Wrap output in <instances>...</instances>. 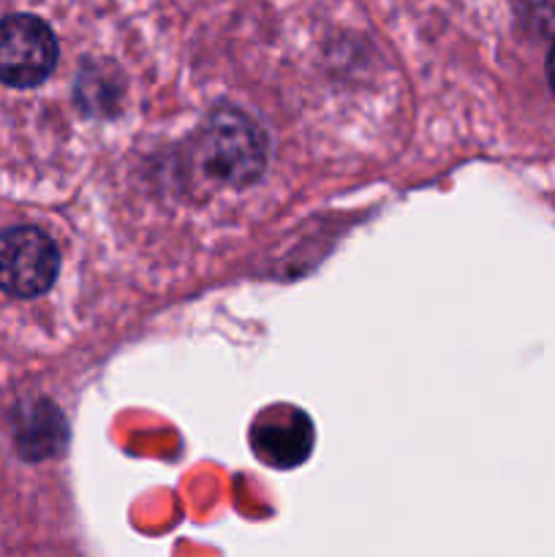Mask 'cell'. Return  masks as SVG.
Returning <instances> with one entry per match:
<instances>
[{"mask_svg": "<svg viewBox=\"0 0 555 557\" xmlns=\"http://www.w3.org/2000/svg\"><path fill=\"white\" fill-rule=\"evenodd\" d=\"M547 76H550V85H553V92H555V44H553V52H550V60H547Z\"/></svg>", "mask_w": 555, "mask_h": 557, "instance_id": "8992f818", "label": "cell"}, {"mask_svg": "<svg viewBox=\"0 0 555 557\" xmlns=\"http://www.w3.org/2000/svg\"><path fill=\"white\" fill-rule=\"evenodd\" d=\"M60 270L58 245L33 226L0 234V288L11 297H38Z\"/></svg>", "mask_w": 555, "mask_h": 557, "instance_id": "7a4b0ae2", "label": "cell"}, {"mask_svg": "<svg viewBox=\"0 0 555 557\" xmlns=\"http://www.w3.org/2000/svg\"><path fill=\"white\" fill-rule=\"evenodd\" d=\"M58 63V38L52 27L33 14L0 20V82L9 87H36Z\"/></svg>", "mask_w": 555, "mask_h": 557, "instance_id": "6da1fadb", "label": "cell"}, {"mask_svg": "<svg viewBox=\"0 0 555 557\" xmlns=\"http://www.w3.org/2000/svg\"><path fill=\"white\" fill-rule=\"evenodd\" d=\"M63 438V419L52 406H36L25 413L16 441L25 457H49Z\"/></svg>", "mask_w": 555, "mask_h": 557, "instance_id": "5b68a950", "label": "cell"}, {"mask_svg": "<svg viewBox=\"0 0 555 557\" xmlns=\"http://www.w3.org/2000/svg\"><path fill=\"white\" fill-rule=\"evenodd\" d=\"M207 163L226 183H248L261 172L264 145L243 114L221 112L207 131Z\"/></svg>", "mask_w": 555, "mask_h": 557, "instance_id": "3957f363", "label": "cell"}, {"mask_svg": "<svg viewBox=\"0 0 555 557\" xmlns=\"http://www.w3.org/2000/svg\"><path fill=\"white\" fill-rule=\"evenodd\" d=\"M310 449V424L308 419L299 417L286 419V422H275L272 428L259 430V451L267 460L278 462V466H292V462L303 460L305 451Z\"/></svg>", "mask_w": 555, "mask_h": 557, "instance_id": "277c9868", "label": "cell"}]
</instances>
